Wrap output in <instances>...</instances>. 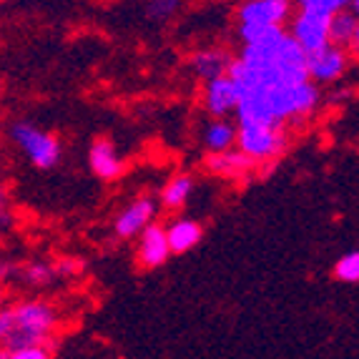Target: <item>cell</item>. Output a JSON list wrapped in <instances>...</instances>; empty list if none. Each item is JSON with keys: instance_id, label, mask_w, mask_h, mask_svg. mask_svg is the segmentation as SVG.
Returning a JSON list of instances; mask_svg holds the SVG:
<instances>
[{"instance_id": "obj_25", "label": "cell", "mask_w": 359, "mask_h": 359, "mask_svg": "<svg viewBox=\"0 0 359 359\" xmlns=\"http://www.w3.org/2000/svg\"><path fill=\"white\" fill-rule=\"evenodd\" d=\"M349 93H352V90H347V88H344V90H339V93H334V96H332V101H344V98H347L349 96Z\"/></svg>"}, {"instance_id": "obj_18", "label": "cell", "mask_w": 359, "mask_h": 359, "mask_svg": "<svg viewBox=\"0 0 359 359\" xmlns=\"http://www.w3.org/2000/svg\"><path fill=\"white\" fill-rule=\"evenodd\" d=\"M55 264L46 262H30L20 269V279H23L28 287H46L55 279Z\"/></svg>"}, {"instance_id": "obj_20", "label": "cell", "mask_w": 359, "mask_h": 359, "mask_svg": "<svg viewBox=\"0 0 359 359\" xmlns=\"http://www.w3.org/2000/svg\"><path fill=\"white\" fill-rule=\"evenodd\" d=\"M352 6V0H299V8L306 13H317V15H337V13L347 11Z\"/></svg>"}, {"instance_id": "obj_3", "label": "cell", "mask_w": 359, "mask_h": 359, "mask_svg": "<svg viewBox=\"0 0 359 359\" xmlns=\"http://www.w3.org/2000/svg\"><path fill=\"white\" fill-rule=\"evenodd\" d=\"M289 138L284 126H239V144L236 149L252 156L254 161H274L287 151Z\"/></svg>"}, {"instance_id": "obj_6", "label": "cell", "mask_w": 359, "mask_h": 359, "mask_svg": "<svg viewBox=\"0 0 359 359\" xmlns=\"http://www.w3.org/2000/svg\"><path fill=\"white\" fill-rule=\"evenodd\" d=\"M156 216V201L149 196L136 198L133 204H128L126 209L116 216L114 231L118 239H133V236H141L146 229L154 224Z\"/></svg>"}, {"instance_id": "obj_2", "label": "cell", "mask_w": 359, "mask_h": 359, "mask_svg": "<svg viewBox=\"0 0 359 359\" xmlns=\"http://www.w3.org/2000/svg\"><path fill=\"white\" fill-rule=\"evenodd\" d=\"M11 138L18 149L28 156V161L36 168H53L60 161V141L53 133L36 128L28 121H18L11 126Z\"/></svg>"}, {"instance_id": "obj_12", "label": "cell", "mask_w": 359, "mask_h": 359, "mask_svg": "<svg viewBox=\"0 0 359 359\" xmlns=\"http://www.w3.org/2000/svg\"><path fill=\"white\" fill-rule=\"evenodd\" d=\"M233 60L236 58H233L231 53H226L224 48H204L191 58V66H194V73H196L204 83H209L214 78L229 76Z\"/></svg>"}, {"instance_id": "obj_11", "label": "cell", "mask_w": 359, "mask_h": 359, "mask_svg": "<svg viewBox=\"0 0 359 359\" xmlns=\"http://www.w3.org/2000/svg\"><path fill=\"white\" fill-rule=\"evenodd\" d=\"M204 166L209 168L211 174L222 176V179H244L259 166L252 156H246L244 151L231 149L222 151V154H209L206 156Z\"/></svg>"}, {"instance_id": "obj_26", "label": "cell", "mask_w": 359, "mask_h": 359, "mask_svg": "<svg viewBox=\"0 0 359 359\" xmlns=\"http://www.w3.org/2000/svg\"><path fill=\"white\" fill-rule=\"evenodd\" d=\"M352 11H354V13H357V15H359V0H352Z\"/></svg>"}, {"instance_id": "obj_5", "label": "cell", "mask_w": 359, "mask_h": 359, "mask_svg": "<svg viewBox=\"0 0 359 359\" xmlns=\"http://www.w3.org/2000/svg\"><path fill=\"white\" fill-rule=\"evenodd\" d=\"M309 66V78L314 83H334L344 76L349 66V50L339 46H327L306 58Z\"/></svg>"}, {"instance_id": "obj_22", "label": "cell", "mask_w": 359, "mask_h": 359, "mask_svg": "<svg viewBox=\"0 0 359 359\" xmlns=\"http://www.w3.org/2000/svg\"><path fill=\"white\" fill-rule=\"evenodd\" d=\"M53 352L46 347H25V349H3L0 359H50Z\"/></svg>"}, {"instance_id": "obj_24", "label": "cell", "mask_w": 359, "mask_h": 359, "mask_svg": "<svg viewBox=\"0 0 359 359\" xmlns=\"http://www.w3.org/2000/svg\"><path fill=\"white\" fill-rule=\"evenodd\" d=\"M0 219H3V229L11 226V214H8V209H6V201H3V214H0Z\"/></svg>"}, {"instance_id": "obj_8", "label": "cell", "mask_w": 359, "mask_h": 359, "mask_svg": "<svg viewBox=\"0 0 359 359\" xmlns=\"http://www.w3.org/2000/svg\"><path fill=\"white\" fill-rule=\"evenodd\" d=\"M171 244H168V233L158 224H151L141 236H138V264L144 269H156L163 266L166 259L171 257Z\"/></svg>"}, {"instance_id": "obj_10", "label": "cell", "mask_w": 359, "mask_h": 359, "mask_svg": "<svg viewBox=\"0 0 359 359\" xmlns=\"http://www.w3.org/2000/svg\"><path fill=\"white\" fill-rule=\"evenodd\" d=\"M239 90L229 76L214 78V81L204 83V106L214 118H224V116L233 114L239 108Z\"/></svg>"}, {"instance_id": "obj_4", "label": "cell", "mask_w": 359, "mask_h": 359, "mask_svg": "<svg viewBox=\"0 0 359 359\" xmlns=\"http://www.w3.org/2000/svg\"><path fill=\"white\" fill-rule=\"evenodd\" d=\"M330 28H332V18L317 15V13L299 11V15L292 20L289 36L306 50V55H311V53H317V50L327 48V46H332Z\"/></svg>"}, {"instance_id": "obj_9", "label": "cell", "mask_w": 359, "mask_h": 359, "mask_svg": "<svg viewBox=\"0 0 359 359\" xmlns=\"http://www.w3.org/2000/svg\"><path fill=\"white\" fill-rule=\"evenodd\" d=\"M88 166L101 181H116L121 179L126 163L121 158L118 149L108 138H96L88 149Z\"/></svg>"}, {"instance_id": "obj_15", "label": "cell", "mask_w": 359, "mask_h": 359, "mask_svg": "<svg viewBox=\"0 0 359 359\" xmlns=\"http://www.w3.org/2000/svg\"><path fill=\"white\" fill-rule=\"evenodd\" d=\"M357 30H359V15L354 11H341L337 15H332V28L330 38L332 46H339V48H354V41H357Z\"/></svg>"}, {"instance_id": "obj_23", "label": "cell", "mask_w": 359, "mask_h": 359, "mask_svg": "<svg viewBox=\"0 0 359 359\" xmlns=\"http://www.w3.org/2000/svg\"><path fill=\"white\" fill-rule=\"evenodd\" d=\"M81 266H83V264L76 262V259H60V262L55 264V274L63 276V279H71V276H76L78 271H81Z\"/></svg>"}, {"instance_id": "obj_14", "label": "cell", "mask_w": 359, "mask_h": 359, "mask_svg": "<svg viewBox=\"0 0 359 359\" xmlns=\"http://www.w3.org/2000/svg\"><path fill=\"white\" fill-rule=\"evenodd\" d=\"M166 233H168L171 252H174V254H186V252H191L194 246L201 241V236H204V229H201V224L191 222V219H179V222L168 224Z\"/></svg>"}, {"instance_id": "obj_1", "label": "cell", "mask_w": 359, "mask_h": 359, "mask_svg": "<svg viewBox=\"0 0 359 359\" xmlns=\"http://www.w3.org/2000/svg\"><path fill=\"white\" fill-rule=\"evenodd\" d=\"M55 324L58 314L48 302H18L0 311V339L3 349L55 347Z\"/></svg>"}, {"instance_id": "obj_21", "label": "cell", "mask_w": 359, "mask_h": 359, "mask_svg": "<svg viewBox=\"0 0 359 359\" xmlns=\"http://www.w3.org/2000/svg\"><path fill=\"white\" fill-rule=\"evenodd\" d=\"M181 0H149L146 6V18L149 20H168L179 11Z\"/></svg>"}, {"instance_id": "obj_27", "label": "cell", "mask_w": 359, "mask_h": 359, "mask_svg": "<svg viewBox=\"0 0 359 359\" xmlns=\"http://www.w3.org/2000/svg\"><path fill=\"white\" fill-rule=\"evenodd\" d=\"M354 48L359 50V30H357V41H354Z\"/></svg>"}, {"instance_id": "obj_19", "label": "cell", "mask_w": 359, "mask_h": 359, "mask_svg": "<svg viewBox=\"0 0 359 359\" xmlns=\"http://www.w3.org/2000/svg\"><path fill=\"white\" fill-rule=\"evenodd\" d=\"M334 279L344 284H357L359 282V252H347L334 264Z\"/></svg>"}, {"instance_id": "obj_16", "label": "cell", "mask_w": 359, "mask_h": 359, "mask_svg": "<svg viewBox=\"0 0 359 359\" xmlns=\"http://www.w3.org/2000/svg\"><path fill=\"white\" fill-rule=\"evenodd\" d=\"M287 36L284 25H239V38L244 46H274Z\"/></svg>"}, {"instance_id": "obj_17", "label": "cell", "mask_w": 359, "mask_h": 359, "mask_svg": "<svg viewBox=\"0 0 359 359\" xmlns=\"http://www.w3.org/2000/svg\"><path fill=\"white\" fill-rule=\"evenodd\" d=\"M191 191H194V179L189 174H179V176H174V179L168 181L166 186H163L161 204L166 206L168 211H176V209H181L186 201H189Z\"/></svg>"}, {"instance_id": "obj_28", "label": "cell", "mask_w": 359, "mask_h": 359, "mask_svg": "<svg viewBox=\"0 0 359 359\" xmlns=\"http://www.w3.org/2000/svg\"><path fill=\"white\" fill-rule=\"evenodd\" d=\"M297 3H299V0H297Z\"/></svg>"}, {"instance_id": "obj_7", "label": "cell", "mask_w": 359, "mask_h": 359, "mask_svg": "<svg viewBox=\"0 0 359 359\" xmlns=\"http://www.w3.org/2000/svg\"><path fill=\"white\" fill-rule=\"evenodd\" d=\"M292 15V0H246L239 8L244 25H284Z\"/></svg>"}, {"instance_id": "obj_13", "label": "cell", "mask_w": 359, "mask_h": 359, "mask_svg": "<svg viewBox=\"0 0 359 359\" xmlns=\"http://www.w3.org/2000/svg\"><path fill=\"white\" fill-rule=\"evenodd\" d=\"M233 144H239V123L233 126L226 118H214L204 128V146L209 149V154L231 151Z\"/></svg>"}]
</instances>
